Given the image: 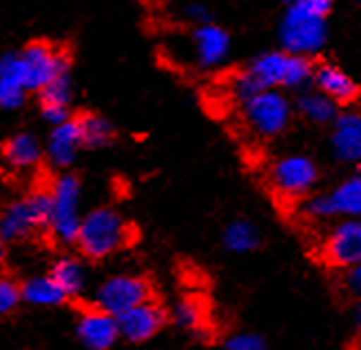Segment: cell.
<instances>
[{
	"instance_id": "obj_33",
	"label": "cell",
	"mask_w": 361,
	"mask_h": 350,
	"mask_svg": "<svg viewBox=\"0 0 361 350\" xmlns=\"http://www.w3.org/2000/svg\"><path fill=\"white\" fill-rule=\"evenodd\" d=\"M355 328H357V332L361 335V301L357 304V313H355Z\"/></svg>"
},
{
	"instance_id": "obj_26",
	"label": "cell",
	"mask_w": 361,
	"mask_h": 350,
	"mask_svg": "<svg viewBox=\"0 0 361 350\" xmlns=\"http://www.w3.org/2000/svg\"><path fill=\"white\" fill-rule=\"evenodd\" d=\"M27 98V89L9 76L0 73V107L3 109H18Z\"/></svg>"
},
{
	"instance_id": "obj_10",
	"label": "cell",
	"mask_w": 361,
	"mask_h": 350,
	"mask_svg": "<svg viewBox=\"0 0 361 350\" xmlns=\"http://www.w3.org/2000/svg\"><path fill=\"white\" fill-rule=\"evenodd\" d=\"M317 182V167L306 155H288L271 169V184L284 198H302Z\"/></svg>"
},
{
	"instance_id": "obj_1",
	"label": "cell",
	"mask_w": 361,
	"mask_h": 350,
	"mask_svg": "<svg viewBox=\"0 0 361 350\" xmlns=\"http://www.w3.org/2000/svg\"><path fill=\"white\" fill-rule=\"evenodd\" d=\"M312 78V67L306 56L288 52H273L259 56L246 71L235 76L231 91L238 100H248L266 89L275 87H304Z\"/></svg>"
},
{
	"instance_id": "obj_3",
	"label": "cell",
	"mask_w": 361,
	"mask_h": 350,
	"mask_svg": "<svg viewBox=\"0 0 361 350\" xmlns=\"http://www.w3.org/2000/svg\"><path fill=\"white\" fill-rule=\"evenodd\" d=\"M131 242V229L114 209H93L82 217L78 248L89 260H106Z\"/></svg>"
},
{
	"instance_id": "obj_34",
	"label": "cell",
	"mask_w": 361,
	"mask_h": 350,
	"mask_svg": "<svg viewBox=\"0 0 361 350\" xmlns=\"http://www.w3.org/2000/svg\"><path fill=\"white\" fill-rule=\"evenodd\" d=\"M5 266V251H3V242H0V270Z\"/></svg>"
},
{
	"instance_id": "obj_19",
	"label": "cell",
	"mask_w": 361,
	"mask_h": 350,
	"mask_svg": "<svg viewBox=\"0 0 361 350\" xmlns=\"http://www.w3.org/2000/svg\"><path fill=\"white\" fill-rule=\"evenodd\" d=\"M20 291H23V301H27L31 306H40V308L58 306L67 299V295L60 291V286L51 279V275L27 279L20 286Z\"/></svg>"
},
{
	"instance_id": "obj_7",
	"label": "cell",
	"mask_w": 361,
	"mask_h": 350,
	"mask_svg": "<svg viewBox=\"0 0 361 350\" xmlns=\"http://www.w3.org/2000/svg\"><path fill=\"white\" fill-rule=\"evenodd\" d=\"M151 299V284L142 275H114L100 284L96 291V306L116 317L145 304Z\"/></svg>"
},
{
	"instance_id": "obj_35",
	"label": "cell",
	"mask_w": 361,
	"mask_h": 350,
	"mask_svg": "<svg viewBox=\"0 0 361 350\" xmlns=\"http://www.w3.org/2000/svg\"><path fill=\"white\" fill-rule=\"evenodd\" d=\"M286 3H290V5H293V3H297V0H286Z\"/></svg>"
},
{
	"instance_id": "obj_13",
	"label": "cell",
	"mask_w": 361,
	"mask_h": 350,
	"mask_svg": "<svg viewBox=\"0 0 361 350\" xmlns=\"http://www.w3.org/2000/svg\"><path fill=\"white\" fill-rule=\"evenodd\" d=\"M164 322H166L164 308L160 304H155L153 299H149L145 304H140L118 317L120 337H124L127 342H133V344H142V342L158 335Z\"/></svg>"
},
{
	"instance_id": "obj_28",
	"label": "cell",
	"mask_w": 361,
	"mask_h": 350,
	"mask_svg": "<svg viewBox=\"0 0 361 350\" xmlns=\"http://www.w3.org/2000/svg\"><path fill=\"white\" fill-rule=\"evenodd\" d=\"M224 350H266V342L255 332H238L226 339Z\"/></svg>"
},
{
	"instance_id": "obj_11",
	"label": "cell",
	"mask_w": 361,
	"mask_h": 350,
	"mask_svg": "<svg viewBox=\"0 0 361 350\" xmlns=\"http://www.w3.org/2000/svg\"><path fill=\"white\" fill-rule=\"evenodd\" d=\"M322 258L333 268L348 270L361 264V219L353 217L339 224L328 233L322 244Z\"/></svg>"
},
{
	"instance_id": "obj_9",
	"label": "cell",
	"mask_w": 361,
	"mask_h": 350,
	"mask_svg": "<svg viewBox=\"0 0 361 350\" xmlns=\"http://www.w3.org/2000/svg\"><path fill=\"white\" fill-rule=\"evenodd\" d=\"M306 213L315 219L328 217H361V175L343 180L331 193L310 198L306 202Z\"/></svg>"
},
{
	"instance_id": "obj_14",
	"label": "cell",
	"mask_w": 361,
	"mask_h": 350,
	"mask_svg": "<svg viewBox=\"0 0 361 350\" xmlns=\"http://www.w3.org/2000/svg\"><path fill=\"white\" fill-rule=\"evenodd\" d=\"M80 147H85L80 124L78 120H67L65 124H58L51 129L49 140H47V157L54 167L65 169L75 160Z\"/></svg>"
},
{
	"instance_id": "obj_24",
	"label": "cell",
	"mask_w": 361,
	"mask_h": 350,
	"mask_svg": "<svg viewBox=\"0 0 361 350\" xmlns=\"http://www.w3.org/2000/svg\"><path fill=\"white\" fill-rule=\"evenodd\" d=\"M300 111L310 120L317 124H326L335 120V100L328 98L326 93H306L300 98Z\"/></svg>"
},
{
	"instance_id": "obj_32",
	"label": "cell",
	"mask_w": 361,
	"mask_h": 350,
	"mask_svg": "<svg viewBox=\"0 0 361 350\" xmlns=\"http://www.w3.org/2000/svg\"><path fill=\"white\" fill-rule=\"evenodd\" d=\"M306 3H308L312 9H317L319 13L326 16V11L331 9V5H333V0H306Z\"/></svg>"
},
{
	"instance_id": "obj_15",
	"label": "cell",
	"mask_w": 361,
	"mask_h": 350,
	"mask_svg": "<svg viewBox=\"0 0 361 350\" xmlns=\"http://www.w3.org/2000/svg\"><path fill=\"white\" fill-rule=\"evenodd\" d=\"M195 58L202 67H217L228 58L231 52V38L224 29L215 25H200L193 34Z\"/></svg>"
},
{
	"instance_id": "obj_30",
	"label": "cell",
	"mask_w": 361,
	"mask_h": 350,
	"mask_svg": "<svg viewBox=\"0 0 361 350\" xmlns=\"http://www.w3.org/2000/svg\"><path fill=\"white\" fill-rule=\"evenodd\" d=\"M343 282H346V291L361 301V264L348 268L346 270V279H343Z\"/></svg>"
},
{
	"instance_id": "obj_6",
	"label": "cell",
	"mask_w": 361,
	"mask_h": 350,
	"mask_svg": "<svg viewBox=\"0 0 361 350\" xmlns=\"http://www.w3.org/2000/svg\"><path fill=\"white\" fill-rule=\"evenodd\" d=\"M51 219L49 233L60 244H73L80 233V180L71 173H62L49 186Z\"/></svg>"
},
{
	"instance_id": "obj_21",
	"label": "cell",
	"mask_w": 361,
	"mask_h": 350,
	"mask_svg": "<svg viewBox=\"0 0 361 350\" xmlns=\"http://www.w3.org/2000/svg\"><path fill=\"white\" fill-rule=\"evenodd\" d=\"M224 246L231 253H250L259 246V231L248 219H235L224 229Z\"/></svg>"
},
{
	"instance_id": "obj_5",
	"label": "cell",
	"mask_w": 361,
	"mask_h": 350,
	"mask_svg": "<svg viewBox=\"0 0 361 350\" xmlns=\"http://www.w3.org/2000/svg\"><path fill=\"white\" fill-rule=\"evenodd\" d=\"M326 34L324 13L312 9L306 0H297L288 7L279 29L284 49L295 56L317 54L326 42Z\"/></svg>"
},
{
	"instance_id": "obj_18",
	"label": "cell",
	"mask_w": 361,
	"mask_h": 350,
	"mask_svg": "<svg viewBox=\"0 0 361 350\" xmlns=\"http://www.w3.org/2000/svg\"><path fill=\"white\" fill-rule=\"evenodd\" d=\"M51 279L67 297H78L87 289V268L75 258H62L51 266Z\"/></svg>"
},
{
	"instance_id": "obj_23",
	"label": "cell",
	"mask_w": 361,
	"mask_h": 350,
	"mask_svg": "<svg viewBox=\"0 0 361 350\" xmlns=\"http://www.w3.org/2000/svg\"><path fill=\"white\" fill-rule=\"evenodd\" d=\"M80 124V133H82V145L89 149H100L106 147L109 142L114 140V126L109 120L100 118V116H82L78 120Z\"/></svg>"
},
{
	"instance_id": "obj_17",
	"label": "cell",
	"mask_w": 361,
	"mask_h": 350,
	"mask_svg": "<svg viewBox=\"0 0 361 350\" xmlns=\"http://www.w3.org/2000/svg\"><path fill=\"white\" fill-rule=\"evenodd\" d=\"M5 162L13 169H31L40 162L42 147L36 135L31 133H16L11 135L3 147Z\"/></svg>"
},
{
	"instance_id": "obj_27",
	"label": "cell",
	"mask_w": 361,
	"mask_h": 350,
	"mask_svg": "<svg viewBox=\"0 0 361 350\" xmlns=\"http://www.w3.org/2000/svg\"><path fill=\"white\" fill-rule=\"evenodd\" d=\"M23 291L11 277L0 275V317H5L16 310V306L20 304Z\"/></svg>"
},
{
	"instance_id": "obj_12",
	"label": "cell",
	"mask_w": 361,
	"mask_h": 350,
	"mask_svg": "<svg viewBox=\"0 0 361 350\" xmlns=\"http://www.w3.org/2000/svg\"><path fill=\"white\" fill-rule=\"evenodd\" d=\"M75 332L87 350H109L120 337V324L116 315L96 306L80 315Z\"/></svg>"
},
{
	"instance_id": "obj_29",
	"label": "cell",
	"mask_w": 361,
	"mask_h": 350,
	"mask_svg": "<svg viewBox=\"0 0 361 350\" xmlns=\"http://www.w3.org/2000/svg\"><path fill=\"white\" fill-rule=\"evenodd\" d=\"M42 109V118L49 122L51 126L65 124L69 118V107H40Z\"/></svg>"
},
{
	"instance_id": "obj_25",
	"label": "cell",
	"mask_w": 361,
	"mask_h": 350,
	"mask_svg": "<svg viewBox=\"0 0 361 350\" xmlns=\"http://www.w3.org/2000/svg\"><path fill=\"white\" fill-rule=\"evenodd\" d=\"M40 107H69L71 102V76L62 73L51 80L40 93Z\"/></svg>"
},
{
	"instance_id": "obj_31",
	"label": "cell",
	"mask_w": 361,
	"mask_h": 350,
	"mask_svg": "<svg viewBox=\"0 0 361 350\" xmlns=\"http://www.w3.org/2000/svg\"><path fill=\"white\" fill-rule=\"evenodd\" d=\"M186 13H188V18H191V20H195L200 25H209V9L204 5H191L186 9Z\"/></svg>"
},
{
	"instance_id": "obj_20",
	"label": "cell",
	"mask_w": 361,
	"mask_h": 350,
	"mask_svg": "<svg viewBox=\"0 0 361 350\" xmlns=\"http://www.w3.org/2000/svg\"><path fill=\"white\" fill-rule=\"evenodd\" d=\"M315 83L322 89V93H326L328 98H333V100H353L357 93V87L350 78L341 69L331 67V65L317 69Z\"/></svg>"
},
{
	"instance_id": "obj_8",
	"label": "cell",
	"mask_w": 361,
	"mask_h": 350,
	"mask_svg": "<svg viewBox=\"0 0 361 350\" xmlns=\"http://www.w3.org/2000/svg\"><path fill=\"white\" fill-rule=\"evenodd\" d=\"M244 118L259 135H277L290 120V104L279 91L266 89L244 100Z\"/></svg>"
},
{
	"instance_id": "obj_16",
	"label": "cell",
	"mask_w": 361,
	"mask_h": 350,
	"mask_svg": "<svg viewBox=\"0 0 361 350\" xmlns=\"http://www.w3.org/2000/svg\"><path fill=\"white\" fill-rule=\"evenodd\" d=\"M333 149L343 162H361V114H343L335 120Z\"/></svg>"
},
{
	"instance_id": "obj_4",
	"label": "cell",
	"mask_w": 361,
	"mask_h": 350,
	"mask_svg": "<svg viewBox=\"0 0 361 350\" xmlns=\"http://www.w3.org/2000/svg\"><path fill=\"white\" fill-rule=\"evenodd\" d=\"M51 193L49 188L31 191L9 202L0 213V242H23L40 231H49Z\"/></svg>"
},
{
	"instance_id": "obj_22",
	"label": "cell",
	"mask_w": 361,
	"mask_h": 350,
	"mask_svg": "<svg viewBox=\"0 0 361 350\" xmlns=\"http://www.w3.org/2000/svg\"><path fill=\"white\" fill-rule=\"evenodd\" d=\"M173 320L180 328L188 332H202L204 326H209V310L202 299L184 297L182 301H178V306L173 310Z\"/></svg>"
},
{
	"instance_id": "obj_2",
	"label": "cell",
	"mask_w": 361,
	"mask_h": 350,
	"mask_svg": "<svg viewBox=\"0 0 361 350\" xmlns=\"http://www.w3.org/2000/svg\"><path fill=\"white\" fill-rule=\"evenodd\" d=\"M0 73L18 80L27 91H42L58 76L69 73V58L47 42H31L25 49L0 58Z\"/></svg>"
}]
</instances>
